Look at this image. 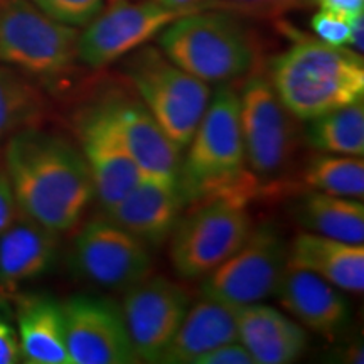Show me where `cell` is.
<instances>
[{
    "instance_id": "1",
    "label": "cell",
    "mask_w": 364,
    "mask_h": 364,
    "mask_svg": "<svg viewBox=\"0 0 364 364\" xmlns=\"http://www.w3.org/2000/svg\"><path fill=\"white\" fill-rule=\"evenodd\" d=\"M4 161L21 215L56 233L78 225L95 198L80 149L63 136L29 127L9 136Z\"/></svg>"
},
{
    "instance_id": "2",
    "label": "cell",
    "mask_w": 364,
    "mask_h": 364,
    "mask_svg": "<svg viewBox=\"0 0 364 364\" xmlns=\"http://www.w3.org/2000/svg\"><path fill=\"white\" fill-rule=\"evenodd\" d=\"M277 97L299 122L338 110L364 97L363 56L311 36H297L270 61L267 73Z\"/></svg>"
},
{
    "instance_id": "3",
    "label": "cell",
    "mask_w": 364,
    "mask_h": 364,
    "mask_svg": "<svg viewBox=\"0 0 364 364\" xmlns=\"http://www.w3.org/2000/svg\"><path fill=\"white\" fill-rule=\"evenodd\" d=\"M188 154L182 157L179 191L184 203L216 196L247 201L257 193L258 181L247 169L240 122V93L221 85L211 95L199 120Z\"/></svg>"
},
{
    "instance_id": "4",
    "label": "cell",
    "mask_w": 364,
    "mask_h": 364,
    "mask_svg": "<svg viewBox=\"0 0 364 364\" xmlns=\"http://www.w3.org/2000/svg\"><path fill=\"white\" fill-rule=\"evenodd\" d=\"M174 65L208 85H230L257 70L258 46L238 14L199 9L157 36Z\"/></svg>"
},
{
    "instance_id": "5",
    "label": "cell",
    "mask_w": 364,
    "mask_h": 364,
    "mask_svg": "<svg viewBox=\"0 0 364 364\" xmlns=\"http://www.w3.org/2000/svg\"><path fill=\"white\" fill-rule=\"evenodd\" d=\"M124 75L130 88L181 150L188 147L211 100V85L181 70L156 46L127 54Z\"/></svg>"
},
{
    "instance_id": "6",
    "label": "cell",
    "mask_w": 364,
    "mask_h": 364,
    "mask_svg": "<svg viewBox=\"0 0 364 364\" xmlns=\"http://www.w3.org/2000/svg\"><path fill=\"white\" fill-rule=\"evenodd\" d=\"M80 29L41 11L33 0H0V63L54 83L78 59Z\"/></svg>"
},
{
    "instance_id": "7",
    "label": "cell",
    "mask_w": 364,
    "mask_h": 364,
    "mask_svg": "<svg viewBox=\"0 0 364 364\" xmlns=\"http://www.w3.org/2000/svg\"><path fill=\"white\" fill-rule=\"evenodd\" d=\"M181 216L171 235V262L184 280L208 277L238 250L252 233L247 201L216 196L196 203Z\"/></svg>"
},
{
    "instance_id": "8",
    "label": "cell",
    "mask_w": 364,
    "mask_h": 364,
    "mask_svg": "<svg viewBox=\"0 0 364 364\" xmlns=\"http://www.w3.org/2000/svg\"><path fill=\"white\" fill-rule=\"evenodd\" d=\"M240 122L247 169L258 182H277L297 156L300 129L258 70L250 73L240 91Z\"/></svg>"
},
{
    "instance_id": "9",
    "label": "cell",
    "mask_w": 364,
    "mask_h": 364,
    "mask_svg": "<svg viewBox=\"0 0 364 364\" xmlns=\"http://www.w3.org/2000/svg\"><path fill=\"white\" fill-rule=\"evenodd\" d=\"M199 9L203 7L172 9L157 0H110L80 31V63L91 70H103L140 46L149 44L176 19Z\"/></svg>"
},
{
    "instance_id": "10",
    "label": "cell",
    "mask_w": 364,
    "mask_h": 364,
    "mask_svg": "<svg viewBox=\"0 0 364 364\" xmlns=\"http://www.w3.org/2000/svg\"><path fill=\"white\" fill-rule=\"evenodd\" d=\"M289 263V247L275 226L252 230L245 243L204 277L201 295L235 307L260 304L279 290Z\"/></svg>"
},
{
    "instance_id": "11",
    "label": "cell",
    "mask_w": 364,
    "mask_h": 364,
    "mask_svg": "<svg viewBox=\"0 0 364 364\" xmlns=\"http://www.w3.org/2000/svg\"><path fill=\"white\" fill-rule=\"evenodd\" d=\"M70 267L91 285L125 292L150 275L152 255L144 241L102 216L90 220L76 233Z\"/></svg>"
},
{
    "instance_id": "12",
    "label": "cell",
    "mask_w": 364,
    "mask_h": 364,
    "mask_svg": "<svg viewBox=\"0 0 364 364\" xmlns=\"http://www.w3.org/2000/svg\"><path fill=\"white\" fill-rule=\"evenodd\" d=\"M191 307L179 282L149 275L124 292L122 316L139 361L159 363Z\"/></svg>"
},
{
    "instance_id": "13",
    "label": "cell",
    "mask_w": 364,
    "mask_h": 364,
    "mask_svg": "<svg viewBox=\"0 0 364 364\" xmlns=\"http://www.w3.org/2000/svg\"><path fill=\"white\" fill-rule=\"evenodd\" d=\"M130 86V85H129ZM113 127L142 177L179 186L182 150L129 88H110L100 97Z\"/></svg>"
},
{
    "instance_id": "14",
    "label": "cell",
    "mask_w": 364,
    "mask_h": 364,
    "mask_svg": "<svg viewBox=\"0 0 364 364\" xmlns=\"http://www.w3.org/2000/svg\"><path fill=\"white\" fill-rule=\"evenodd\" d=\"M61 307L71 364L139 363L120 306L113 300L76 295Z\"/></svg>"
},
{
    "instance_id": "15",
    "label": "cell",
    "mask_w": 364,
    "mask_h": 364,
    "mask_svg": "<svg viewBox=\"0 0 364 364\" xmlns=\"http://www.w3.org/2000/svg\"><path fill=\"white\" fill-rule=\"evenodd\" d=\"M75 127L80 152L93 182L95 198L107 211L135 188L142 174L125 150L100 100L78 113Z\"/></svg>"
},
{
    "instance_id": "16",
    "label": "cell",
    "mask_w": 364,
    "mask_h": 364,
    "mask_svg": "<svg viewBox=\"0 0 364 364\" xmlns=\"http://www.w3.org/2000/svg\"><path fill=\"white\" fill-rule=\"evenodd\" d=\"M179 186L142 177L132 191L103 216L144 241L147 247H161L172 235L184 208Z\"/></svg>"
},
{
    "instance_id": "17",
    "label": "cell",
    "mask_w": 364,
    "mask_h": 364,
    "mask_svg": "<svg viewBox=\"0 0 364 364\" xmlns=\"http://www.w3.org/2000/svg\"><path fill=\"white\" fill-rule=\"evenodd\" d=\"M275 295L290 316L326 339H334L349 322V306L338 287L290 263Z\"/></svg>"
},
{
    "instance_id": "18",
    "label": "cell",
    "mask_w": 364,
    "mask_h": 364,
    "mask_svg": "<svg viewBox=\"0 0 364 364\" xmlns=\"http://www.w3.org/2000/svg\"><path fill=\"white\" fill-rule=\"evenodd\" d=\"M58 236L19 213L0 233V287L16 289L51 270L58 258Z\"/></svg>"
},
{
    "instance_id": "19",
    "label": "cell",
    "mask_w": 364,
    "mask_h": 364,
    "mask_svg": "<svg viewBox=\"0 0 364 364\" xmlns=\"http://www.w3.org/2000/svg\"><path fill=\"white\" fill-rule=\"evenodd\" d=\"M238 339L255 364H289L306 351L307 334L277 309L252 304L238 307Z\"/></svg>"
},
{
    "instance_id": "20",
    "label": "cell",
    "mask_w": 364,
    "mask_h": 364,
    "mask_svg": "<svg viewBox=\"0 0 364 364\" xmlns=\"http://www.w3.org/2000/svg\"><path fill=\"white\" fill-rule=\"evenodd\" d=\"M238 307L203 297L189 307L171 344L159 359L166 364H194L218 346L238 339Z\"/></svg>"
},
{
    "instance_id": "21",
    "label": "cell",
    "mask_w": 364,
    "mask_h": 364,
    "mask_svg": "<svg viewBox=\"0 0 364 364\" xmlns=\"http://www.w3.org/2000/svg\"><path fill=\"white\" fill-rule=\"evenodd\" d=\"M289 263L316 273L339 290L361 294L364 289L363 243H346L304 231L289 247Z\"/></svg>"
},
{
    "instance_id": "22",
    "label": "cell",
    "mask_w": 364,
    "mask_h": 364,
    "mask_svg": "<svg viewBox=\"0 0 364 364\" xmlns=\"http://www.w3.org/2000/svg\"><path fill=\"white\" fill-rule=\"evenodd\" d=\"M21 354L31 364H71L61 304L51 297H26L17 311Z\"/></svg>"
},
{
    "instance_id": "23",
    "label": "cell",
    "mask_w": 364,
    "mask_h": 364,
    "mask_svg": "<svg viewBox=\"0 0 364 364\" xmlns=\"http://www.w3.org/2000/svg\"><path fill=\"white\" fill-rule=\"evenodd\" d=\"M294 215L311 233L346 243H364L361 199L311 191L295 204Z\"/></svg>"
},
{
    "instance_id": "24",
    "label": "cell",
    "mask_w": 364,
    "mask_h": 364,
    "mask_svg": "<svg viewBox=\"0 0 364 364\" xmlns=\"http://www.w3.org/2000/svg\"><path fill=\"white\" fill-rule=\"evenodd\" d=\"M306 140L312 149L332 156L363 157L364 103L363 100L307 120Z\"/></svg>"
},
{
    "instance_id": "25",
    "label": "cell",
    "mask_w": 364,
    "mask_h": 364,
    "mask_svg": "<svg viewBox=\"0 0 364 364\" xmlns=\"http://www.w3.org/2000/svg\"><path fill=\"white\" fill-rule=\"evenodd\" d=\"M44 112V93L31 76L9 65H0V142L38 125Z\"/></svg>"
},
{
    "instance_id": "26",
    "label": "cell",
    "mask_w": 364,
    "mask_h": 364,
    "mask_svg": "<svg viewBox=\"0 0 364 364\" xmlns=\"http://www.w3.org/2000/svg\"><path fill=\"white\" fill-rule=\"evenodd\" d=\"M304 184L318 193L363 199V157L332 156V154L316 156L304 169Z\"/></svg>"
},
{
    "instance_id": "27",
    "label": "cell",
    "mask_w": 364,
    "mask_h": 364,
    "mask_svg": "<svg viewBox=\"0 0 364 364\" xmlns=\"http://www.w3.org/2000/svg\"><path fill=\"white\" fill-rule=\"evenodd\" d=\"M41 11L63 24L85 27L102 12L107 0H33Z\"/></svg>"
},
{
    "instance_id": "28",
    "label": "cell",
    "mask_w": 364,
    "mask_h": 364,
    "mask_svg": "<svg viewBox=\"0 0 364 364\" xmlns=\"http://www.w3.org/2000/svg\"><path fill=\"white\" fill-rule=\"evenodd\" d=\"M307 0H198L203 9H218L245 16H280L302 7Z\"/></svg>"
},
{
    "instance_id": "29",
    "label": "cell",
    "mask_w": 364,
    "mask_h": 364,
    "mask_svg": "<svg viewBox=\"0 0 364 364\" xmlns=\"http://www.w3.org/2000/svg\"><path fill=\"white\" fill-rule=\"evenodd\" d=\"M354 17L321 9L317 14H314L311 27L317 39L322 41V43L338 46V48H349Z\"/></svg>"
},
{
    "instance_id": "30",
    "label": "cell",
    "mask_w": 364,
    "mask_h": 364,
    "mask_svg": "<svg viewBox=\"0 0 364 364\" xmlns=\"http://www.w3.org/2000/svg\"><path fill=\"white\" fill-rule=\"evenodd\" d=\"M194 364H255V359L240 341H231L203 354Z\"/></svg>"
},
{
    "instance_id": "31",
    "label": "cell",
    "mask_w": 364,
    "mask_h": 364,
    "mask_svg": "<svg viewBox=\"0 0 364 364\" xmlns=\"http://www.w3.org/2000/svg\"><path fill=\"white\" fill-rule=\"evenodd\" d=\"M22 359L19 336L4 317H0V364H16Z\"/></svg>"
},
{
    "instance_id": "32",
    "label": "cell",
    "mask_w": 364,
    "mask_h": 364,
    "mask_svg": "<svg viewBox=\"0 0 364 364\" xmlns=\"http://www.w3.org/2000/svg\"><path fill=\"white\" fill-rule=\"evenodd\" d=\"M19 215L16 198H14L11 181H9L6 169L0 167V233Z\"/></svg>"
},
{
    "instance_id": "33",
    "label": "cell",
    "mask_w": 364,
    "mask_h": 364,
    "mask_svg": "<svg viewBox=\"0 0 364 364\" xmlns=\"http://www.w3.org/2000/svg\"><path fill=\"white\" fill-rule=\"evenodd\" d=\"M321 9L334 11L346 16H359L364 14V0H317Z\"/></svg>"
},
{
    "instance_id": "34",
    "label": "cell",
    "mask_w": 364,
    "mask_h": 364,
    "mask_svg": "<svg viewBox=\"0 0 364 364\" xmlns=\"http://www.w3.org/2000/svg\"><path fill=\"white\" fill-rule=\"evenodd\" d=\"M363 36H364V14L354 17L353 21V33H351V43L349 46L353 48V51L358 54H363Z\"/></svg>"
},
{
    "instance_id": "35",
    "label": "cell",
    "mask_w": 364,
    "mask_h": 364,
    "mask_svg": "<svg viewBox=\"0 0 364 364\" xmlns=\"http://www.w3.org/2000/svg\"><path fill=\"white\" fill-rule=\"evenodd\" d=\"M157 2H161V4H164V6L172 7V9H186V7L199 6L198 0H157Z\"/></svg>"
}]
</instances>
